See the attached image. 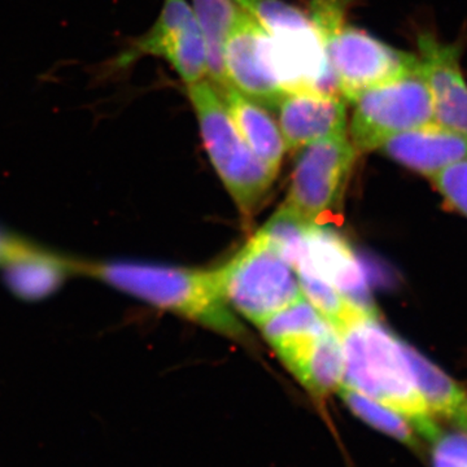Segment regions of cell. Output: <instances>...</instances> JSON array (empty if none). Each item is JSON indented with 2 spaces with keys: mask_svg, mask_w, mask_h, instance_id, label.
<instances>
[{
  "mask_svg": "<svg viewBox=\"0 0 467 467\" xmlns=\"http://www.w3.org/2000/svg\"><path fill=\"white\" fill-rule=\"evenodd\" d=\"M330 324L315 309L306 297L279 310L259 327L273 348L299 337L322 333Z\"/></svg>",
  "mask_w": 467,
  "mask_h": 467,
  "instance_id": "44dd1931",
  "label": "cell"
},
{
  "mask_svg": "<svg viewBox=\"0 0 467 467\" xmlns=\"http://www.w3.org/2000/svg\"><path fill=\"white\" fill-rule=\"evenodd\" d=\"M187 95L212 165L243 217L251 220L263 207L278 174L243 140L216 86L208 78L187 86Z\"/></svg>",
  "mask_w": 467,
  "mask_h": 467,
  "instance_id": "277c9868",
  "label": "cell"
},
{
  "mask_svg": "<svg viewBox=\"0 0 467 467\" xmlns=\"http://www.w3.org/2000/svg\"><path fill=\"white\" fill-rule=\"evenodd\" d=\"M42 247L38 243L0 225V270L41 250Z\"/></svg>",
  "mask_w": 467,
  "mask_h": 467,
  "instance_id": "cb8c5ba5",
  "label": "cell"
},
{
  "mask_svg": "<svg viewBox=\"0 0 467 467\" xmlns=\"http://www.w3.org/2000/svg\"><path fill=\"white\" fill-rule=\"evenodd\" d=\"M337 334L344 358L342 386L398 411L420 439L434 441L442 429L418 389L405 342L380 322L374 310L362 313Z\"/></svg>",
  "mask_w": 467,
  "mask_h": 467,
  "instance_id": "6da1fadb",
  "label": "cell"
},
{
  "mask_svg": "<svg viewBox=\"0 0 467 467\" xmlns=\"http://www.w3.org/2000/svg\"><path fill=\"white\" fill-rule=\"evenodd\" d=\"M144 57L167 60L186 86L208 78L207 47L189 0H164L153 26L107 63L109 75Z\"/></svg>",
  "mask_w": 467,
  "mask_h": 467,
  "instance_id": "9c48e42d",
  "label": "cell"
},
{
  "mask_svg": "<svg viewBox=\"0 0 467 467\" xmlns=\"http://www.w3.org/2000/svg\"><path fill=\"white\" fill-rule=\"evenodd\" d=\"M420 75L431 95L434 121L467 135V81L461 69V48L434 34L418 36Z\"/></svg>",
  "mask_w": 467,
  "mask_h": 467,
  "instance_id": "8fae6325",
  "label": "cell"
},
{
  "mask_svg": "<svg viewBox=\"0 0 467 467\" xmlns=\"http://www.w3.org/2000/svg\"><path fill=\"white\" fill-rule=\"evenodd\" d=\"M352 104L348 135L358 155L379 150L389 138L434 121L431 95L420 69L368 88Z\"/></svg>",
  "mask_w": 467,
  "mask_h": 467,
  "instance_id": "52a82bcc",
  "label": "cell"
},
{
  "mask_svg": "<svg viewBox=\"0 0 467 467\" xmlns=\"http://www.w3.org/2000/svg\"><path fill=\"white\" fill-rule=\"evenodd\" d=\"M275 349L285 367L313 395L324 398L342 387V342L333 326L322 333L306 335Z\"/></svg>",
  "mask_w": 467,
  "mask_h": 467,
  "instance_id": "5bb4252c",
  "label": "cell"
},
{
  "mask_svg": "<svg viewBox=\"0 0 467 467\" xmlns=\"http://www.w3.org/2000/svg\"><path fill=\"white\" fill-rule=\"evenodd\" d=\"M190 5L207 47L208 79L220 90L229 86L223 70V46L242 8L235 0H192Z\"/></svg>",
  "mask_w": 467,
  "mask_h": 467,
  "instance_id": "ac0fdd59",
  "label": "cell"
},
{
  "mask_svg": "<svg viewBox=\"0 0 467 467\" xmlns=\"http://www.w3.org/2000/svg\"><path fill=\"white\" fill-rule=\"evenodd\" d=\"M431 180L445 202L467 218V160L442 169Z\"/></svg>",
  "mask_w": 467,
  "mask_h": 467,
  "instance_id": "7402d4cb",
  "label": "cell"
},
{
  "mask_svg": "<svg viewBox=\"0 0 467 467\" xmlns=\"http://www.w3.org/2000/svg\"><path fill=\"white\" fill-rule=\"evenodd\" d=\"M78 275L94 279L230 337L245 331L218 290L213 272L130 260H79Z\"/></svg>",
  "mask_w": 467,
  "mask_h": 467,
  "instance_id": "7a4b0ae2",
  "label": "cell"
},
{
  "mask_svg": "<svg viewBox=\"0 0 467 467\" xmlns=\"http://www.w3.org/2000/svg\"><path fill=\"white\" fill-rule=\"evenodd\" d=\"M358 156L348 131L304 147L281 207L306 223H321L342 199Z\"/></svg>",
  "mask_w": 467,
  "mask_h": 467,
  "instance_id": "ba28073f",
  "label": "cell"
},
{
  "mask_svg": "<svg viewBox=\"0 0 467 467\" xmlns=\"http://www.w3.org/2000/svg\"><path fill=\"white\" fill-rule=\"evenodd\" d=\"M303 296L335 330H342L362 313L374 308L361 306L335 285L309 273H296Z\"/></svg>",
  "mask_w": 467,
  "mask_h": 467,
  "instance_id": "ffe728a7",
  "label": "cell"
},
{
  "mask_svg": "<svg viewBox=\"0 0 467 467\" xmlns=\"http://www.w3.org/2000/svg\"><path fill=\"white\" fill-rule=\"evenodd\" d=\"M270 239L295 273H309L335 285L350 299L373 308L364 270L342 236L322 223L282 218L270 229Z\"/></svg>",
  "mask_w": 467,
  "mask_h": 467,
  "instance_id": "8992f818",
  "label": "cell"
},
{
  "mask_svg": "<svg viewBox=\"0 0 467 467\" xmlns=\"http://www.w3.org/2000/svg\"><path fill=\"white\" fill-rule=\"evenodd\" d=\"M214 275L230 309L257 326L303 297L294 267L263 230Z\"/></svg>",
  "mask_w": 467,
  "mask_h": 467,
  "instance_id": "5b68a950",
  "label": "cell"
},
{
  "mask_svg": "<svg viewBox=\"0 0 467 467\" xmlns=\"http://www.w3.org/2000/svg\"><path fill=\"white\" fill-rule=\"evenodd\" d=\"M79 260L42 247L2 270L8 290L24 301H41L78 275Z\"/></svg>",
  "mask_w": 467,
  "mask_h": 467,
  "instance_id": "2e32d148",
  "label": "cell"
},
{
  "mask_svg": "<svg viewBox=\"0 0 467 467\" xmlns=\"http://www.w3.org/2000/svg\"><path fill=\"white\" fill-rule=\"evenodd\" d=\"M431 444V467H467V432L461 430L441 431Z\"/></svg>",
  "mask_w": 467,
  "mask_h": 467,
  "instance_id": "603a6c76",
  "label": "cell"
},
{
  "mask_svg": "<svg viewBox=\"0 0 467 467\" xmlns=\"http://www.w3.org/2000/svg\"><path fill=\"white\" fill-rule=\"evenodd\" d=\"M227 84L267 109H275L285 92L278 84L269 55L267 34L243 11L223 52Z\"/></svg>",
  "mask_w": 467,
  "mask_h": 467,
  "instance_id": "30bf717a",
  "label": "cell"
},
{
  "mask_svg": "<svg viewBox=\"0 0 467 467\" xmlns=\"http://www.w3.org/2000/svg\"><path fill=\"white\" fill-rule=\"evenodd\" d=\"M418 389L436 420L467 432V387L441 370L431 359L405 343Z\"/></svg>",
  "mask_w": 467,
  "mask_h": 467,
  "instance_id": "e0dca14e",
  "label": "cell"
},
{
  "mask_svg": "<svg viewBox=\"0 0 467 467\" xmlns=\"http://www.w3.org/2000/svg\"><path fill=\"white\" fill-rule=\"evenodd\" d=\"M217 91L243 140L267 168L278 174L287 152L278 122L269 115L265 107L233 86L217 88Z\"/></svg>",
  "mask_w": 467,
  "mask_h": 467,
  "instance_id": "9a60e30c",
  "label": "cell"
},
{
  "mask_svg": "<svg viewBox=\"0 0 467 467\" xmlns=\"http://www.w3.org/2000/svg\"><path fill=\"white\" fill-rule=\"evenodd\" d=\"M344 12V0H313L309 17L324 42L337 94L347 103L420 69L417 57L349 26Z\"/></svg>",
  "mask_w": 467,
  "mask_h": 467,
  "instance_id": "3957f363",
  "label": "cell"
},
{
  "mask_svg": "<svg viewBox=\"0 0 467 467\" xmlns=\"http://www.w3.org/2000/svg\"><path fill=\"white\" fill-rule=\"evenodd\" d=\"M379 150L402 167L431 178L467 160V135L431 121L389 138Z\"/></svg>",
  "mask_w": 467,
  "mask_h": 467,
  "instance_id": "4fadbf2b",
  "label": "cell"
},
{
  "mask_svg": "<svg viewBox=\"0 0 467 467\" xmlns=\"http://www.w3.org/2000/svg\"><path fill=\"white\" fill-rule=\"evenodd\" d=\"M337 392L346 402L347 407L359 420H364L368 426L374 427L378 431L408 445L409 448L420 451L422 444H420V438L416 430L398 411L392 410L391 408L386 407L355 389H350L348 387L342 386Z\"/></svg>",
  "mask_w": 467,
  "mask_h": 467,
  "instance_id": "d6986e66",
  "label": "cell"
},
{
  "mask_svg": "<svg viewBox=\"0 0 467 467\" xmlns=\"http://www.w3.org/2000/svg\"><path fill=\"white\" fill-rule=\"evenodd\" d=\"M275 110L287 152L348 131L347 101L337 92H285Z\"/></svg>",
  "mask_w": 467,
  "mask_h": 467,
  "instance_id": "7c38bea8",
  "label": "cell"
}]
</instances>
